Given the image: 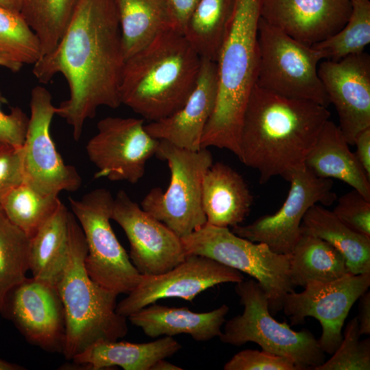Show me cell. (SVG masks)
I'll return each mask as SVG.
<instances>
[{
  "mask_svg": "<svg viewBox=\"0 0 370 370\" xmlns=\"http://www.w3.org/2000/svg\"><path fill=\"white\" fill-rule=\"evenodd\" d=\"M175 29L183 34L186 23L199 0H165Z\"/></svg>",
  "mask_w": 370,
  "mask_h": 370,
  "instance_id": "ab89813d",
  "label": "cell"
},
{
  "mask_svg": "<svg viewBox=\"0 0 370 370\" xmlns=\"http://www.w3.org/2000/svg\"><path fill=\"white\" fill-rule=\"evenodd\" d=\"M97 130L86 147L98 169L95 178L137 183L160 140L147 133L142 119L108 116L98 122Z\"/></svg>",
  "mask_w": 370,
  "mask_h": 370,
  "instance_id": "4fadbf2b",
  "label": "cell"
},
{
  "mask_svg": "<svg viewBox=\"0 0 370 370\" xmlns=\"http://www.w3.org/2000/svg\"><path fill=\"white\" fill-rule=\"evenodd\" d=\"M114 0H79L56 48L34 64L33 74L47 84L62 74L69 98L56 107V114L72 127L75 140L100 106L121 104L120 84L125 64Z\"/></svg>",
  "mask_w": 370,
  "mask_h": 370,
  "instance_id": "6da1fadb",
  "label": "cell"
},
{
  "mask_svg": "<svg viewBox=\"0 0 370 370\" xmlns=\"http://www.w3.org/2000/svg\"><path fill=\"white\" fill-rule=\"evenodd\" d=\"M357 317L346 325L343 339L333 356L314 370H369L370 339L360 340Z\"/></svg>",
  "mask_w": 370,
  "mask_h": 370,
  "instance_id": "e575fe53",
  "label": "cell"
},
{
  "mask_svg": "<svg viewBox=\"0 0 370 370\" xmlns=\"http://www.w3.org/2000/svg\"><path fill=\"white\" fill-rule=\"evenodd\" d=\"M369 286L370 273L310 282L301 293H287L282 310L291 325L301 324L308 317L317 319L322 328L319 345L325 354H333L343 339L341 330L350 309Z\"/></svg>",
  "mask_w": 370,
  "mask_h": 370,
  "instance_id": "5bb4252c",
  "label": "cell"
},
{
  "mask_svg": "<svg viewBox=\"0 0 370 370\" xmlns=\"http://www.w3.org/2000/svg\"><path fill=\"white\" fill-rule=\"evenodd\" d=\"M23 367L3 360H0V370H21Z\"/></svg>",
  "mask_w": 370,
  "mask_h": 370,
  "instance_id": "bcb514c9",
  "label": "cell"
},
{
  "mask_svg": "<svg viewBox=\"0 0 370 370\" xmlns=\"http://www.w3.org/2000/svg\"><path fill=\"white\" fill-rule=\"evenodd\" d=\"M235 291L244 310L225 323L219 336L221 342L234 346L256 343L262 350L291 358L299 370H314L325 361V353L309 330L294 331L286 321L273 317L267 295L256 280L236 283Z\"/></svg>",
  "mask_w": 370,
  "mask_h": 370,
  "instance_id": "8992f818",
  "label": "cell"
},
{
  "mask_svg": "<svg viewBox=\"0 0 370 370\" xmlns=\"http://www.w3.org/2000/svg\"><path fill=\"white\" fill-rule=\"evenodd\" d=\"M201 58L184 34L171 28L125 60L120 99L143 118L155 121L180 109L197 81Z\"/></svg>",
  "mask_w": 370,
  "mask_h": 370,
  "instance_id": "3957f363",
  "label": "cell"
},
{
  "mask_svg": "<svg viewBox=\"0 0 370 370\" xmlns=\"http://www.w3.org/2000/svg\"><path fill=\"white\" fill-rule=\"evenodd\" d=\"M253 196L243 176L230 166L213 163L202 184L206 223L223 227L240 225L249 214Z\"/></svg>",
  "mask_w": 370,
  "mask_h": 370,
  "instance_id": "7402d4cb",
  "label": "cell"
},
{
  "mask_svg": "<svg viewBox=\"0 0 370 370\" xmlns=\"http://www.w3.org/2000/svg\"><path fill=\"white\" fill-rule=\"evenodd\" d=\"M114 2L125 60L149 44L162 32L175 29L165 0H114Z\"/></svg>",
  "mask_w": 370,
  "mask_h": 370,
  "instance_id": "4316f807",
  "label": "cell"
},
{
  "mask_svg": "<svg viewBox=\"0 0 370 370\" xmlns=\"http://www.w3.org/2000/svg\"><path fill=\"white\" fill-rule=\"evenodd\" d=\"M23 182V147L0 143V198Z\"/></svg>",
  "mask_w": 370,
  "mask_h": 370,
  "instance_id": "74e56055",
  "label": "cell"
},
{
  "mask_svg": "<svg viewBox=\"0 0 370 370\" xmlns=\"http://www.w3.org/2000/svg\"><path fill=\"white\" fill-rule=\"evenodd\" d=\"M318 75L338 114L339 126L349 145L370 127V56L365 52L338 61L323 60Z\"/></svg>",
  "mask_w": 370,
  "mask_h": 370,
  "instance_id": "e0dca14e",
  "label": "cell"
},
{
  "mask_svg": "<svg viewBox=\"0 0 370 370\" xmlns=\"http://www.w3.org/2000/svg\"><path fill=\"white\" fill-rule=\"evenodd\" d=\"M30 116L23 149L24 182L43 195L75 192L82 180L72 166L66 164L50 134L56 107L52 96L43 86L31 92Z\"/></svg>",
  "mask_w": 370,
  "mask_h": 370,
  "instance_id": "7c38bea8",
  "label": "cell"
},
{
  "mask_svg": "<svg viewBox=\"0 0 370 370\" xmlns=\"http://www.w3.org/2000/svg\"><path fill=\"white\" fill-rule=\"evenodd\" d=\"M301 229V233L318 237L338 250L350 273H370V238L349 227L332 211L313 205L306 212Z\"/></svg>",
  "mask_w": 370,
  "mask_h": 370,
  "instance_id": "d4e9b609",
  "label": "cell"
},
{
  "mask_svg": "<svg viewBox=\"0 0 370 370\" xmlns=\"http://www.w3.org/2000/svg\"><path fill=\"white\" fill-rule=\"evenodd\" d=\"M181 348L177 341L168 336L145 343L100 341L72 360L78 365L93 370L115 367L125 370H151L157 361L173 356Z\"/></svg>",
  "mask_w": 370,
  "mask_h": 370,
  "instance_id": "cb8c5ba5",
  "label": "cell"
},
{
  "mask_svg": "<svg viewBox=\"0 0 370 370\" xmlns=\"http://www.w3.org/2000/svg\"><path fill=\"white\" fill-rule=\"evenodd\" d=\"M69 200L85 236V267L89 276L110 291L128 294L138 284L142 275L111 227L114 201L111 193L106 188H97L80 199L69 197Z\"/></svg>",
  "mask_w": 370,
  "mask_h": 370,
  "instance_id": "9c48e42d",
  "label": "cell"
},
{
  "mask_svg": "<svg viewBox=\"0 0 370 370\" xmlns=\"http://www.w3.org/2000/svg\"><path fill=\"white\" fill-rule=\"evenodd\" d=\"M347 273L343 255L326 241L301 233L290 254V278L293 286L312 282H328Z\"/></svg>",
  "mask_w": 370,
  "mask_h": 370,
  "instance_id": "83f0119b",
  "label": "cell"
},
{
  "mask_svg": "<svg viewBox=\"0 0 370 370\" xmlns=\"http://www.w3.org/2000/svg\"><path fill=\"white\" fill-rule=\"evenodd\" d=\"M346 225L370 238V200L353 189L343 195L332 211Z\"/></svg>",
  "mask_w": 370,
  "mask_h": 370,
  "instance_id": "d590c367",
  "label": "cell"
},
{
  "mask_svg": "<svg viewBox=\"0 0 370 370\" xmlns=\"http://www.w3.org/2000/svg\"><path fill=\"white\" fill-rule=\"evenodd\" d=\"M358 321L359 332L361 335L370 334V292L365 291L359 298Z\"/></svg>",
  "mask_w": 370,
  "mask_h": 370,
  "instance_id": "b9f144b4",
  "label": "cell"
},
{
  "mask_svg": "<svg viewBox=\"0 0 370 370\" xmlns=\"http://www.w3.org/2000/svg\"><path fill=\"white\" fill-rule=\"evenodd\" d=\"M3 316L29 343L46 352H62L65 319L56 286L27 278L10 293Z\"/></svg>",
  "mask_w": 370,
  "mask_h": 370,
  "instance_id": "ac0fdd59",
  "label": "cell"
},
{
  "mask_svg": "<svg viewBox=\"0 0 370 370\" xmlns=\"http://www.w3.org/2000/svg\"><path fill=\"white\" fill-rule=\"evenodd\" d=\"M234 5L235 0H199L183 34L201 58L217 62Z\"/></svg>",
  "mask_w": 370,
  "mask_h": 370,
  "instance_id": "f1b7e54d",
  "label": "cell"
},
{
  "mask_svg": "<svg viewBox=\"0 0 370 370\" xmlns=\"http://www.w3.org/2000/svg\"><path fill=\"white\" fill-rule=\"evenodd\" d=\"M348 145L338 126L329 119L307 155L304 165L317 177L343 181L370 200V178Z\"/></svg>",
  "mask_w": 370,
  "mask_h": 370,
  "instance_id": "603a6c76",
  "label": "cell"
},
{
  "mask_svg": "<svg viewBox=\"0 0 370 370\" xmlns=\"http://www.w3.org/2000/svg\"><path fill=\"white\" fill-rule=\"evenodd\" d=\"M354 145H356L357 148L355 154L370 178V127L357 135Z\"/></svg>",
  "mask_w": 370,
  "mask_h": 370,
  "instance_id": "60d3db41",
  "label": "cell"
},
{
  "mask_svg": "<svg viewBox=\"0 0 370 370\" xmlns=\"http://www.w3.org/2000/svg\"><path fill=\"white\" fill-rule=\"evenodd\" d=\"M86 254L84 232L69 211L68 257L56 285L65 319L62 353L68 360L94 343L116 341L128 331L126 317L116 311L118 295L103 288L89 276L85 267Z\"/></svg>",
  "mask_w": 370,
  "mask_h": 370,
  "instance_id": "5b68a950",
  "label": "cell"
},
{
  "mask_svg": "<svg viewBox=\"0 0 370 370\" xmlns=\"http://www.w3.org/2000/svg\"><path fill=\"white\" fill-rule=\"evenodd\" d=\"M182 368L176 366L165 359L157 361L151 367V370H181Z\"/></svg>",
  "mask_w": 370,
  "mask_h": 370,
  "instance_id": "ee69618b",
  "label": "cell"
},
{
  "mask_svg": "<svg viewBox=\"0 0 370 370\" xmlns=\"http://www.w3.org/2000/svg\"><path fill=\"white\" fill-rule=\"evenodd\" d=\"M262 1L235 0L230 25L216 62L215 105L201 140V148L226 149L239 160L243 116L258 75Z\"/></svg>",
  "mask_w": 370,
  "mask_h": 370,
  "instance_id": "277c9868",
  "label": "cell"
},
{
  "mask_svg": "<svg viewBox=\"0 0 370 370\" xmlns=\"http://www.w3.org/2000/svg\"><path fill=\"white\" fill-rule=\"evenodd\" d=\"M217 92V62L201 58L195 86L184 106L173 114L145 125L153 138L179 147L197 151L214 108Z\"/></svg>",
  "mask_w": 370,
  "mask_h": 370,
  "instance_id": "ffe728a7",
  "label": "cell"
},
{
  "mask_svg": "<svg viewBox=\"0 0 370 370\" xmlns=\"http://www.w3.org/2000/svg\"><path fill=\"white\" fill-rule=\"evenodd\" d=\"M61 202L58 195L41 194L23 182L0 198V208L12 223L32 238Z\"/></svg>",
  "mask_w": 370,
  "mask_h": 370,
  "instance_id": "f546056e",
  "label": "cell"
},
{
  "mask_svg": "<svg viewBox=\"0 0 370 370\" xmlns=\"http://www.w3.org/2000/svg\"><path fill=\"white\" fill-rule=\"evenodd\" d=\"M78 1L23 0L21 14L39 40L41 57L60 42Z\"/></svg>",
  "mask_w": 370,
  "mask_h": 370,
  "instance_id": "1f68e13d",
  "label": "cell"
},
{
  "mask_svg": "<svg viewBox=\"0 0 370 370\" xmlns=\"http://www.w3.org/2000/svg\"><path fill=\"white\" fill-rule=\"evenodd\" d=\"M111 219L125 232L130 245V258L141 275L163 273L187 256L181 238L123 190L114 197Z\"/></svg>",
  "mask_w": 370,
  "mask_h": 370,
  "instance_id": "2e32d148",
  "label": "cell"
},
{
  "mask_svg": "<svg viewBox=\"0 0 370 370\" xmlns=\"http://www.w3.org/2000/svg\"><path fill=\"white\" fill-rule=\"evenodd\" d=\"M0 55L21 66L34 64L41 57L39 40L21 14L1 5Z\"/></svg>",
  "mask_w": 370,
  "mask_h": 370,
  "instance_id": "836d02e7",
  "label": "cell"
},
{
  "mask_svg": "<svg viewBox=\"0 0 370 370\" xmlns=\"http://www.w3.org/2000/svg\"><path fill=\"white\" fill-rule=\"evenodd\" d=\"M350 1H352V0H350Z\"/></svg>",
  "mask_w": 370,
  "mask_h": 370,
  "instance_id": "7dc6e473",
  "label": "cell"
},
{
  "mask_svg": "<svg viewBox=\"0 0 370 370\" xmlns=\"http://www.w3.org/2000/svg\"><path fill=\"white\" fill-rule=\"evenodd\" d=\"M223 369L299 370L291 358L262 349H245L239 352L225 364Z\"/></svg>",
  "mask_w": 370,
  "mask_h": 370,
  "instance_id": "8d00e7d4",
  "label": "cell"
},
{
  "mask_svg": "<svg viewBox=\"0 0 370 370\" xmlns=\"http://www.w3.org/2000/svg\"><path fill=\"white\" fill-rule=\"evenodd\" d=\"M245 280L241 271L208 257L189 254L173 269L158 275H142L136 286L116 305L127 318L160 299L178 297L192 301L200 293L225 282Z\"/></svg>",
  "mask_w": 370,
  "mask_h": 370,
  "instance_id": "9a60e30c",
  "label": "cell"
},
{
  "mask_svg": "<svg viewBox=\"0 0 370 370\" xmlns=\"http://www.w3.org/2000/svg\"><path fill=\"white\" fill-rule=\"evenodd\" d=\"M23 0H0V5L12 11L20 12Z\"/></svg>",
  "mask_w": 370,
  "mask_h": 370,
  "instance_id": "7bdbcfd3",
  "label": "cell"
},
{
  "mask_svg": "<svg viewBox=\"0 0 370 370\" xmlns=\"http://www.w3.org/2000/svg\"><path fill=\"white\" fill-rule=\"evenodd\" d=\"M352 12L345 25L312 47L323 60L338 61L360 53L370 42V1L352 0Z\"/></svg>",
  "mask_w": 370,
  "mask_h": 370,
  "instance_id": "d6a6232c",
  "label": "cell"
},
{
  "mask_svg": "<svg viewBox=\"0 0 370 370\" xmlns=\"http://www.w3.org/2000/svg\"><path fill=\"white\" fill-rule=\"evenodd\" d=\"M29 117L19 107L11 108L9 114L0 108V143L23 147Z\"/></svg>",
  "mask_w": 370,
  "mask_h": 370,
  "instance_id": "f35d334b",
  "label": "cell"
},
{
  "mask_svg": "<svg viewBox=\"0 0 370 370\" xmlns=\"http://www.w3.org/2000/svg\"><path fill=\"white\" fill-rule=\"evenodd\" d=\"M327 107L254 87L241 127L240 160L257 170L260 182L286 179L304 166L325 123Z\"/></svg>",
  "mask_w": 370,
  "mask_h": 370,
  "instance_id": "7a4b0ae2",
  "label": "cell"
},
{
  "mask_svg": "<svg viewBox=\"0 0 370 370\" xmlns=\"http://www.w3.org/2000/svg\"><path fill=\"white\" fill-rule=\"evenodd\" d=\"M352 8L350 0H262L260 18L312 47L338 32Z\"/></svg>",
  "mask_w": 370,
  "mask_h": 370,
  "instance_id": "d6986e66",
  "label": "cell"
},
{
  "mask_svg": "<svg viewBox=\"0 0 370 370\" xmlns=\"http://www.w3.org/2000/svg\"><path fill=\"white\" fill-rule=\"evenodd\" d=\"M258 69L256 85L271 92L330 104L318 75L317 51L290 37L260 17Z\"/></svg>",
  "mask_w": 370,
  "mask_h": 370,
  "instance_id": "30bf717a",
  "label": "cell"
},
{
  "mask_svg": "<svg viewBox=\"0 0 370 370\" xmlns=\"http://www.w3.org/2000/svg\"><path fill=\"white\" fill-rule=\"evenodd\" d=\"M181 240L187 255L206 256L251 276L264 291L272 315L282 310L285 296L294 291L290 254L275 253L264 243H256L228 227L208 223Z\"/></svg>",
  "mask_w": 370,
  "mask_h": 370,
  "instance_id": "52a82bcc",
  "label": "cell"
},
{
  "mask_svg": "<svg viewBox=\"0 0 370 370\" xmlns=\"http://www.w3.org/2000/svg\"><path fill=\"white\" fill-rule=\"evenodd\" d=\"M285 180L290 182V188L276 212L262 216L248 225H236L231 230L252 242L264 243L271 251L281 254L292 251L301 235V225L307 210L318 203L331 205L336 199L333 182L317 177L305 165Z\"/></svg>",
  "mask_w": 370,
  "mask_h": 370,
  "instance_id": "8fae6325",
  "label": "cell"
},
{
  "mask_svg": "<svg viewBox=\"0 0 370 370\" xmlns=\"http://www.w3.org/2000/svg\"><path fill=\"white\" fill-rule=\"evenodd\" d=\"M69 210L61 202L30 238L29 271L32 278L56 286L68 257Z\"/></svg>",
  "mask_w": 370,
  "mask_h": 370,
  "instance_id": "484cf974",
  "label": "cell"
},
{
  "mask_svg": "<svg viewBox=\"0 0 370 370\" xmlns=\"http://www.w3.org/2000/svg\"><path fill=\"white\" fill-rule=\"evenodd\" d=\"M0 66L6 67L7 69H10L12 72H17L22 67L21 65L13 63L8 60L7 59H5L4 57H3L1 55H0Z\"/></svg>",
  "mask_w": 370,
  "mask_h": 370,
  "instance_id": "f6af8a7d",
  "label": "cell"
},
{
  "mask_svg": "<svg viewBox=\"0 0 370 370\" xmlns=\"http://www.w3.org/2000/svg\"><path fill=\"white\" fill-rule=\"evenodd\" d=\"M30 238L12 223L0 208V314L11 291L29 270Z\"/></svg>",
  "mask_w": 370,
  "mask_h": 370,
  "instance_id": "4dcf8cb0",
  "label": "cell"
},
{
  "mask_svg": "<svg viewBox=\"0 0 370 370\" xmlns=\"http://www.w3.org/2000/svg\"><path fill=\"white\" fill-rule=\"evenodd\" d=\"M159 140L155 155L166 162L170 184L165 190L160 187L151 189L140 207L182 238L206 223L202 184L213 158L207 148L192 151Z\"/></svg>",
  "mask_w": 370,
  "mask_h": 370,
  "instance_id": "ba28073f",
  "label": "cell"
},
{
  "mask_svg": "<svg viewBox=\"0 0 370 370\" xmlns=\"http://www.w3.org/2000/svg\"><path fill=\"white\" fill-rule=\"evenodd\" d=\"M229 310L226 304H223L210 312H196L186 307H169L153 303L127 318L151 338L184 334L196 341H208L221 335Z\"/></svg>",
  "mask_w": 370,
  "mask_h": 370,
  "instance_id": "44dd1931",
  "label": "cell"
}]
</instances>
